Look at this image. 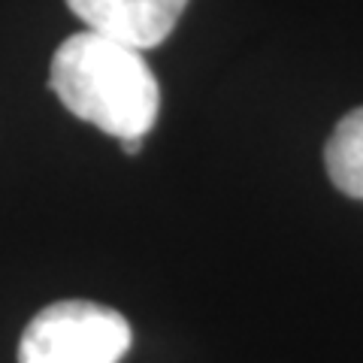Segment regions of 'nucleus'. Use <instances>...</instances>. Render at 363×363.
I'll list each match as a JSON object with an SVG mask.
<instances>
[{
	"mask_svg": "<svg viewBox=\"0 0 363 363\" xmlns=\"http://www.w3.org/2000/svg\"><path fill=\"white\" fill-rule=\"evenodd\" d=\"M49 85L76 118L121 143L143 140L161 109V88L143 52L94 30H79L58 45Z\"/></svg>",
	"mask_w": 363,
	"mask_h": 363,
	"instance_id": "1",
	"label": "nucleus"
},
{
	"mask_svg": "<svg viewBox=\"0 0 363 363\" xmlns=\"http://www.w3.org/2000/svg\"><path fill=\"white\" fill-rule=\"evenodd\" d=\"M130 348V324L100 303L64 300L33 315L18 342V363H118Z\"/></svg>",
	"mask_w": 363,
	"mask_h": 363,
	"instance_id": "2",
	"label": "nucleus"
},
{
	"mask_svg": "<svg viewBox=\"0 0 363 363\" xmlns=\"http://www.w3.org/2000/svg\"><path fill=\"white\" fill-rule=\"evenodd\" d=\"M67 6L85 21V30L145 52L173 33L188 0H67Z\"/></svg>",
	"mask_w": 363,
	"mask_h": 363,
	"instance_id": "3",
	"label": "nucleus"
},
{
	"mask_svg": "<svg viewBox=\"0 0 363 363\" xmlns=\"http://www.w3.org/2000/svg\"><path fill=\"white\" fill-rule=\"evenodd\" d=\"M327 176L342 194L363 200V106L336 124L324 149Z\"/></svg>",
	"mask_w": 363,
	"mask_h": 363,
	"instance_id": "4",
	"label": "nucleus"
}]
</instances>
